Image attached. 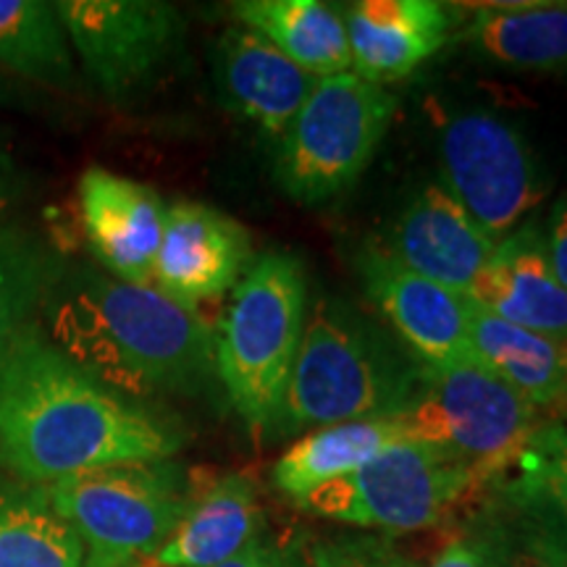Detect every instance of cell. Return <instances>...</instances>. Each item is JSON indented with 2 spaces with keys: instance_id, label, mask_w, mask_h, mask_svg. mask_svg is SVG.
<instances>
[{
  "instance_id": "cell-1",
  "label": "cell",
  "mask_w": 567,
  "mask_h": 567,
  "mask_svg": "<svg viewBox=\"0 0 567 567\" xmlns=\"http://www.w3.org/2000/svg\"><path fill=\"white\" fill-rule=\"evenodd\" d=\"M184 434L111 392L55 350L40 329L0 358V467L32 484L101 467L172 460Z\"/></svg>"
},
{
  "instance_id": "cell-2",
  "label": "cell",
  "mask_w": 567,
  "mask_h": 567,
  "mask_svg": "<svg viewBox=\"0 0 567 567\" xmlns=\"http://www.w3.org/2000/svg\"><path fill=\"white\" fill-rule=\"evenodd\" d=\"M38 329L63 358L140 405L197 396L218 381L216 331L197 310L95 266H55Z\"/></svg>"
},
{
  "instance_id": "cell-3",
  "label": "cell",
  "mask_w": 567,
  "mask_h": 567,
  "mask_svg": "<svg viewBox=\"0 0 567 567\" xmlns=\"http://www.w3.org/2000/svg\"><path fill=\"white\" fill-rule=\"evenodd\" d=\"M423 363L371 318L337 297L308 305L276 436L302 429L394 417L421 381Z\"/></svg>"
},
{
  "instance_id": "cell-4",
  "label": "cell",
  "mask_w": 567,
  "mask_h": 567,
  "mask_svg": "<svg viewBox=\"0 0 567 567\" xmlns=\"http://www.w3.org/2000/svg\"><path fill=\"white\" fill-rule=\"evenodd\" d=\"M308 318V279L292 252H264L234 287L216 329V375L255 436H276Z\"/></svg>"
},
{
  "instance_id": "cell-5",
  "label": "cell",
  "mask_w": 567,
  "mask_h": 567,
  "mask_svg": "<svg viewBox=\"0 0 567 567\" xmlns=\"http://www.w3.org/2000/svg\"><path fill=\"white\" fill-rule=\"evenodd\" d=\"M195 488L187 467L155 460L61 478L48 496L80 538L84 567H140L179 526Z\"/></svg>"
},
{
  "instance_id": "cell-6",
  "label": "cell",
  "mask_w": 567,
  "mask_h": 567,
  "mask_svg": "<svg viewBox=\"0 0 567 567\" xmlns=\"http://www.w3.org/2000/svg\"><path fill=\"white\" fill-rule=\"evenodd\" d=\"M394 113L392 92L352 71L318 80L276 147L274 179L281 193L302 208L344 197L373 163Z\"/></svg>"
},
{
  "instance_id": "cell-7",
  "label": "cell",
  "mask_w": 567,
  "mask_h": 567,
  "mask_svg": "<svg viewBox=\"0 0 567 567\" xmlns=\"http://www.w3.org/2000/svg\"><path fill=\"white\" fill-rule=\"evenodd\" d=\"M394 421L402 436L436 446L486 484L515 465L542 425L538 410L481 363L423 365L415 394Z\"/></svg>"
},
{
  "instance_id": "cell-8",
  "label": "cell",
  "mask_w": 567,
  "mask_h": 567,
  "mask_svg": "<svg viewBox=\"0 0 567 567\" xmlns=\"http://www.w3.org/2000/svg\"><path fill=\"white\" fill-rule=\"evenodd\" d=\"M486 486L473 467L436 446L402 439L371 463L295 502L297 509L389 536L434 528Z\"/></svg>"
},
{
  "instance_id": "cell-9",
  "label": "cell",
  "mask_w": 567,
  "mask_h": 567,
  "mask_svg": "<svg viewBox=\"0 0 567 567\" xmlns=\"http://www.w3.org/2000/svg\"><path fill=\"white\" fill-rule=\"evenodd\" d=\"M442 182L494 243L528 221L549 193V174L517 124L467 109L439 126Z\"/></svg>"
},
{
  "instance_id": "cell-10",
  "label": "cell",
  "mask_w": 567,
  "mask_h": 567,
  "mask_svg": "<svg viewBox=\"0 0 567 567\" xmlns=\"http://www.w3.org/2000/svg\"><path fill=\"white\" fill-rule=\"evenodd\" d=\"M53 9L82 74L113 105L151 92L187 34L179 9L163 0H59Z\"/></svg>"
},
{
  "instance_id": "cell-11",
  "label": "cell",
  "mask_w": 567,
  "mask_h": 567,
  "mask_svg": "<svg viewBox=\"0 0 567 567\" xmlns=\"http://www.w3.org/2000/svg\"><path fill=\"white\" fill-rule=\"evenodd\" d=\"M363 289L405 350L423 365L476 363L467 331V295L425 279L381 247L358 255Z\"/></svg>"
},
{
  "instance_id": "cell-12",
  "label": "cell",
  "mask_w": 567,
  "mask_h": 567,
  "mask_svg": "<svg viewBox=\"0 0 567 567\" xmlns=\"http://www.w3.org/2000/svg\"><path fill=\"white\" fill-rule=\"evenodd\" d=\"M250 266V234L237 218L193 200L166 205L153 268L155 289L197 310L237 287Z\"/></svg>"
},
{
  "instance_id": "cell-13",
  "label": "cell",
  "mask_w": 567,
  "mask_h": 567,
  "mask_svg": "<svg viewBox=\"0 0 567 567\" xmlns=\"http://www.w3.org/2000/svg\"><path fill=\"white\" fill-rule=\"evenodd\" d=\"M84 237L105 274L130 284H153L166 224V203L153 187L92 166L80 179Z\"/></svg>"
},
{
  "instance_id": "cell-14",
  "label": "cell",
  "mask_w": 567,
  "mask_h": 567,
  "mask_svg": "<svg viewBox=\"0 0 567 567\" xmlns=\"http://www.w3.org/2000/svg\"><path fill=\"white\" fill-rule=\"evenodd\" d=\"M494 247L442 182H425L396 216L389 252L425 279L471 295Z\"/></svg>"
},
{
  "instance_id": "cell-15",
  "label": "cell",
  "mask_w": 567,
  "mask_h": 567,
  "mask_svg": "<svg viewBox=\"0 0 567 567\" xmlns=\"http://www.w3.org/2000/svg\"><path fill=\"white\" fill-rule=\"evenodd\" d=\"M213 76L221 103L271 140H279L321 76L308 74L258 32L237 24L213 48Z\"/></svg>"
},
{
  "instance_id": "cell-16",
  "label": "cell",
  "mask_w": 567,
  "mask_h": 567,
  "mask_svg": "<svg viewBox=\"0 0 567 567\" xmlns=\"http://www.w3.org/2000/svg\"><path fill=\"white\" fill-rule=\"evenodd\" d=\"M352 74L384 87L442 51L457 24L439 0H360L344 9Z\"/></svg>"
},
{
  "instance_id": "cell-17",
  "label": "cell",
  "mask_w": 567,
  "mask_h": 567,
  "mask_svg": "<svg viewBox=\"0 0 567 567\" xmlns=\"http://www.w3.org/2000/svg\"><path fill=\"white\" fill-rule=\"evenodd\" d=\"M467 297L502 321L567 342V289L549 264L544 224L526 221L496 243Z\"/></svg>"
},
{
  "instance_id": "cell-18",
  "label": "cell",
  "mask_w": 567,
  "mask_h": 567,
  "mask_svg": "<svg viewBox=\"0 0 567 567\" xmlns=\"http://www.w3.org/2000/svg\"><path fill=\"white\" fill-rule=\"evenodd\" d=\"M264 534L258 488L243 473L197 484L166 544L140 567H216Z\"/></svg>"
},
{
  "instance_id": "cell-19",
  "label": "cell",
  "mask_w": 567,
  "mask_h": 567,
  "mask_svg": "<svg viewBox=\"0 0 567 567\" xmlns=\"http://www.w3.org/2000/svg\"><path fill=\"white\" fill-rule=\"evenodd\" d=\"M467 331L476 363L536 410L567 405V342L520 329L467 297Z\"/></svg>"
},
{
  "instance_id": "cell-20",
  "label": "cell",
  "mask_w": 567,
  "mask_h": 567,
  "mask_svg": "<svg viewBox=\"0 0 567 567\" xmlns=\"http://www.w3.org/2000/svg\"><path fill=\"white\" fill-rule=\"evenodd\" d=\"M465 40L481 59L528 74H567V3H488L473 11Z\"/></svg>"
},
{
  "instance_id": "cell-21",
  "label": "cell",
  "mask_w": 567,
  "mask_h": 567,
  "mask_svg": "<svg viewBox=\"0 0 567 567\" xmlns=\"http://www.w3.org/2000/svg\"><path fill=\"white\" fill-rule=\"evenodd\" d=\"M237 24L258 32L276 51L316 76L352 71L344 11L321 0H239Z\"/></svg>"
},
{
  "instance_id": "cell-22",
  "label": "cell",
  "mask_w": 567,
  "mask_h": 567,
  "mask_svg": "<svg viewBox=\"0 0 567 567\" xmlns=\"http://www.w3.org/2000/svg\"><path fill=\"white\" fill-rule=\"evenodd\" d=\"M402 439L405 436L394 417L321 425V429H313L310 434L297 439L276 460L271 467V484L295 505L305 494L350 476Z\"/></svg>"
},
{
  "instance_id": "cell-23",
  "label": "cell",
  "mask_w": 567,
  "mask_h": 567,
  "mask_svg": "<svg viewBox=\"0 0 567 567\" xmlns=\"http://www.w3.org/2000/svg\"><path fill=\"white\" fill-rule=\"evenodd\" d=\"M0 567H84L80 538L55 513L48 486L0 467Z\"/></svg>"
},
{
  "instance_id": "cell-24",
  "label": "cell",
  "mask_w": 567,
  "mask_h": 567,
  "mask_svg": "<svg viewBox=\"0 0 567 567\" xmlns=\"http://www.w3.org/2000/svg\"><path fill=\"white\" fill-rule=\"evenodd\" d=\"M0 71L38 87H74V53L53 3L0 0Z\"/></svg>"
},
{
  "instance_id": "cell-25",
  "label": "cell",
  "mask_w": 567,
  "mask_h": 567,
  "mask_svg": "<svg viewBox=\"0 0 567 567\" xmlns=\"http://www.w3.org/2000/svg\"><path fill=\"white\" fill-rule=\"evenodd\" d=\"M460 538L484 567H567L559 549L496 478L467 509Z\"/></svg>"
},
{
  "instance_id": "cell-26",
  "label": "cell",
  "mask_w": 567,
  "mask_h": 567,
  "mask_svg": "<svg viewBox=\"0 0 567 567\" xmlns=\"http://www.w3.org/2000/svg\"><path fill=\"white\" fill-rule=\"evenodd\" d=\"M55 266L38 239L0 224V358L24 331L38 326L42 295Z\"/></svg>"
},
{
  "instance_id": "cell-27",
  "label": "cell",
  "mask_w": 567,
  "mask_h": 567,
  "mask_svg": "<svg viewBox=\"0 0 567 567\" xmlns=\"http://www.w3.org/2000/svg\"><path fill=\"white\" fill-rule=\"evenodd\" d=\"M502 486L526 509L542 534L559 549L567 563V476L528 442L523 455L507 473H502Z\"/></svg>"
},
{
  "instance_id": "cell-28",
  "label": "cell",
  "mask_w": 567,
  "mask_h": 567,
  "mask_svg": "<svg viewBox=\"0 0 567 567\" xmlns=\"http://www.w3.org/2000/svg\"><path fill=\"white\" fill-rule=\"evenodd\" d=\"M310 567H423L410 559L389 536L337 534L313 542Z\"/></svg>"
},
{
  "instance_id": "cell-29",
  "label": "cell",
  "mask_w": 567,
  "mask_h": 567,
  "mask_svg": "<svg viewBox=\"0 0 567 567\" xmlns=\"http://www.w3.org/2000/svg\"><path fill=\"white\" fill-rule=\"evenodd\" d=\"M216 567H308V565H305V557L302 551L297 549V544L279 542V538L260 534L258 538H252L245 549H239L237 555L224 559V563Z\"/></svg>"
},
{
  "instance_id": "cell-30",
  "label": "cell",
  "mask_w": 567,
  "mask_h": 567,
  "mask_svg": "<svg viewBox=\"0 0 567 567\" xmlns=\"http://www.w3.org/2000/svg\"><path fill=\"white\" fill-rule=\"evenodd\" d=\"M544 237H547L549 264L567 289V193L551 205L549 221L544 224Z\"/></svg>"
},
{
  "instance_id": "cell-31",
  "label": "cell",
  "mask_w": 567,
  "mask_h": 567,
  "mask_svg": "<svg viewBox=\"0 0 567 567\" xmlns=\"http://www.w3.org/2000/svg\"><path fill=\"white\" fill-rule=\"evenodd\" d=\"M21 197H24V179H21L17 161L0 145V224H9V216Z\"/></svg>"
},
{
  "instance_id": "cell-32",
  "label": "cell",
  "mask_w": 567,
  "mask_h": 567,
  "mask_svg": "<svg viewBox=\"0 0 567 567\" xmlns=\"http://www.w3.org/2000/svg\"><path fill=\"white\" fill-rule=\"evenodd\" d=\"M530 444L567 476V429L563 421H542Z\"/></svg>"
},
{
  "instance_id": "cell-33",
  "label": "cell",
  "mask_w": 567,
  "mask_h": 567,
  "mask_svg": "<svg viewBox=\"0 0 567 567\" xmlns=\"http://www.w3.org/2000/svg\"><path fill=\"white\" fill-rule=\"evenodd\" d=\"M429 567H484V565H481L476 551L467 547L463 538L455 536L452 542H446L444 547L439 549V555L431 559Z\"/></svg>"
},
{
  "instance_id": "cell-34",
  "label": "cell",
  "mask_w": 567,
  "mask_h": 567,
  "mask_svg": "<svg viewBox=\"0 0 567 567\" xmlns=\"http://www.w3.org/2000/svg\"><path fill=\"white\" fill-rule=\"evenodd\" d=\"M563 423H565V429H567V415H565V421H563Z\"/></svg>"
}]
</instances>
